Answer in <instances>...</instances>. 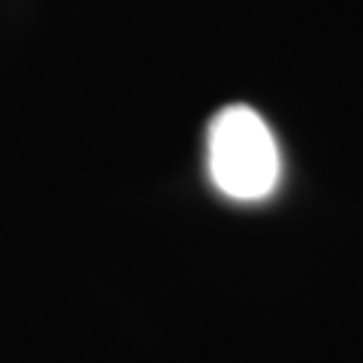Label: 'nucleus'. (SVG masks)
Listing matches in <instances>:
<instances>
[{
	"instance_id": "obj_1",
	"label": "nucleus",
	"mask_w": 363,
	"mask_h": 363,
	"mask_svg": "<svg viewBox=\"0 0 363 363\" xmlns=\"http://www.w3.org/2000/svg\"><path fill=\"white\" fill-rule=\"evenodd\" d=\"M206 164L218 194L236 203H264L276 194L281 155L269 124L245 104L218 109L206 130Z\"/></svg>"
}]
</instances>
